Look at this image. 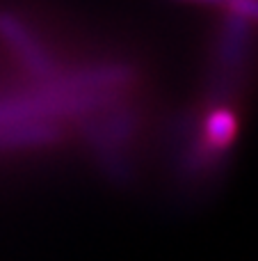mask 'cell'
I'll return each mask as SVG.
<instances>
[{
    "label": "cell",
    "instance_id": "3957f363",
    "mask_svg": "<svg viewBox=\"0 0 258 261\" xmlns=\"http://www.w3.org/2000/svg\"><path fill=\"white\" fill-rule=\"evenodd\" d=\"M222 9L231 16L258 28V0H224Z\"/></svg>",
    "mask_w": 258,
    "mask_h": 261
},
{
    "label": "cell",
    "instance_id": "277c9868",
    "mask_svg": "<svg viewBox=\"0 0 258 261\" xmlns=\"http://www.w3.org/2000/svg\"><path fill=\"white\" fill-rule=\"evenodd\" d=\"M183 3H197V5H208V7H222L224 0H183Z\"/></svg>",
    "mask_w": 258,
    "mask_h": 261
},
{
    "label": "cell",
    "instance_id": "7a4b0ae2",
    "mask_svg": "<svg viewBox=\"0 0 258 261\" xmlns=\"http://www.w3.org/2000/svg\"><path fill=\"white\" fill-rule=\"evenodd\" d=\"M0 39L12 48L16 60L25 67L35 81L39 83H55L62 76L64 67L59 64L57 55L39 39L37 32L30 30L27 23H23L18 16L9 12L0 14Z\"/></svg>",
    "mask_w": 258,
    "mask_h": 261
},
{
    "label": "cell",
    "instance_id": "6da1fadb",
    "mask_svg": "<svg viewBox=\"0 0 258 261\" xmlns=\"http://www.w3.org/2000/svg\"><path fill=\"white\" fill-rule=\"evenodd\" d=\"M142 128V110L133 96L119 99L82 117V135L99 158V165L114 181L128 179L133 172V144Z\"/></svg>",
    "mask_w": 258,
    "mask_h": 261
}]
</instances>
